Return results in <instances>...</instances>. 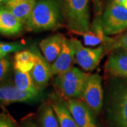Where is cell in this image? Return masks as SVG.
Instances as JSON below:
<instances>
[{"label": "cell", "instance_id": "obj_1", "mask_svg": "<svg viewBox=\"0 0 127 127\" xmlns=\"http://www.w3.org/2000/svg\"><path fill=\"white\" fill-rule=\"evenodd\" d=\"M60 9L56 0H37L24 26L29 31L55 29L59 26Z\"/></svg>", "mask_w": 127, "mask_h": 127}, {"label": "cell", "instance_id": "obj_2", "mask_svg": "<svg viewBox=\"0 0 127 127\" xmlns=\"http://www.w3.org/2000/svg\"><path fill=\"white\" fill-rule=\"evenodd\" d=\"M91 0H63L62 11L71 31L83 35L91 28L89 2Z\"/></svg>", "mask_w": 127, "mask_h": 127}, {"label": "cell", "instance_id": "obj_3", "mask_svg": "<svg viewBox=\"0 0 127 127\" xmlns=\"http://www.w3.org/2000/svg\"><path fill=\"white\" fill-rule=\"evenodd\" d=\"M107 114L112 127H127V81L117 83L107 97Z\"/></svg>", "mask_w": 127, "mask_h": 127}, {"label": "cell", "instance_id": "obj_4", "mask_svg": "<svg viewBox=\"0 0 127 127\" xmlns=\"http://www.w3.org/2000/svg\"><path fill=\"white\" fill-rule=\"evenodd\" d=\"M89 75L73 66L66 72L57 75L55 86L64 99L81 98L82 92Z\"/></svg>", "mask_w": 127, "mask_h": 127}, {"label": "cell", "instance_id": "obj_5", "mask_svg": "<svg viewBox=\"0 0 127 127\" xmlns=\"http://www.w3.org/2000/svg\"><path fill=\"white\" fill-rule=\"evenodd\" d=\"M102 25L107 36L125 31L127 29V9L114 2L108 5L102 16Z\"/></svg>", "mask_w": 127, "mask_h": 127}, {"label": "cell", "instance_id": "obj_6", "mask_svg": "<svg viewBox=\"0 0 127 127\" xmlns=\"http://www.w3.org/2000/svg\"><path fill=\"white\" fill-rule=\"evenodd\" d=\"M83 101L93 114H98L103 105L102 78L98 74H90L82 92Z\"/></svg>", "mask_w": 127, "mask_h": 127}, {"label": "cell", "instance_id": "obj_7", "mask_svg": "<svg viewBox=\"0 0 127 127\" xmlns=\"http://www.w3.org/2000/svg\"><path fill=\"white\" fill-rule=\"evenodd\" d=\"M72 42L75 50V62L84 70L95 69L104 55V47L102 45L92 49L84 47L77 39L73 38Z\"/></svg>", "mask_w": 127, "mask_h": 127}, {"label": "cell", "instance_id": "obj_8", "mask_svg": "<svg viewBox=\"0 0 127 127\" xmlns=\"http://www.w3.org/2000/svg\"><path fill=\"white\" fill-rule=\"evenodd\" d=\"M73 117L79 127H97L93 113L86 104L78 99H65Z\"/></svg>", "mask_w": 127, "mask_h": 127}, {"label": "cell", "instance_id": "obj_9", "mask_svg": "<svg viewBox=\"0 0 127 127\" xmlns=\"http://www.w3.org/2000/svg\"><path fill=\"white\" fill-rule=\"evenodd\" d=\"M75 60V50L72 39L65 37L63 46L58 57L52 64L51 70L53 75H59L72 68V64Z\"/></svg>", "mask_w": 127, "mask_h": 127}, {"label": "cell", "instance_id": "obj_10", "mask_svg": "<svg viewBox=\"0 0 127 127\" xmlns=\"http://www.w3.org/2000/svg\"><path fill=\"white\" fill-rule=\"evenodd\" d=\"M40 94L21 91L16 86H1L0 88L1 103L7 105L14 102H27L37 100Z\"/></svg>", "mask_w": 127, "mask_h": 127}, {"label": "cell", "instance_id": "obj_11", "mask_svg": "<svg viewBox=\"0 0 127 127\" xmlns=\"http://www.w3.org/2000/svg\"><path fill=\"white\" fill-rule=\"evenodd\" d=\"M33 52L36 55V61L30 73L37 89L40 91L47 85L53 74L51 66L48 65L45 57L40 55L37 50H35Z\"/></svg>", "mask_w": 127, "mask_h": 127}, {"label": "cell", "instance_id": "obj_12", "mask_svg": "<svg viewBox=\"0 0 127 127\" xmlns=\"http://www.w3.org/2000/svg\"><path fill=\"white\" fill-rule=\"evenodd\" d=\"M105 70L110 76L127 78V50L112 51L106 62Z\"/></svg>", "mask_w": 127, "mask_h": 127}, {"label": "cell", "instance_id": "obj_13", "mask_svg": "<svg viewBox=\"0 0 127 127\" xmlns=\"http://www.w3.org/2000/svg\"><path fill=\"white\" fill-rule=\"evenodd\" d=\"M65 37L61 34H55L42 40L40 47L42 52L43 57L50 64L54 63L61 52Z\"/></svg>", "mask_w": 127, "mask_h": 127}, {"label": "cell", "instance_id": "obj_14", "mask_svg": "<svg viewBox=\"0 0 127 127\" xmlns=\"http://www.w3.org/2000/svg\"><path fill=\"white\" fill-rule=\"evenodd\" d=\"M23 23L4 6L0 10V31L6 35H14L22 31Z\"/></svg>", "mask_w": 127, "mask_h": 127}, {"label": "cell", "instance_id": "obj_15", "mask_svg": "<svg viewBox=\"0 0 127 127\" xmlns=\"http://www.w3.org/2000/svg\"><path fill=\"white\" fill-rule=\"evenodd\" d=\"M82 35L84 44L90 46H95L100 44L103 45L112 39L104 33L102 25V16L100 15L95 18L91 26L90 30Z\"/></svg>", "mask_w": 127, "mask_h": 127}, {"label": "cell", "instance_id": "obj_16", "mask_svg": "<svg viewBox=\"0 0 127 127\" xmlns=\"http://www.w3.org/2000/svg\"><path fill=\"white\" fill-rule=\"evenodd\" d=\"M37 0H12L6 3V8L11 11L23 23L30 18Z\"/></svg>", "mask_w": 127, "mask_h": 127}, {"label": "cell", "instance_id": "obj_17", "mask_svg": "<svg viewBox=\"0 0 127 127\" xmlns=\"http://www.w3.org/2000/svg\"><path fill=\"white\" fill-rule=\"evenodd\" d=\"M51 105L59 121L60 127H79L69 111L65 100L56 101Z\"/></svg>", "mask_w": 127, "mask_h": 127}, {"label": "cell", "instance_id": "obj_18", "mask_svg": "<svg viewBox=\"0 0 127 127\" xmlns=\"http://www.w3.org/2000/svg\"><path fill=\"white\" fill-rule=\"evenodd\" d=\"M36 61V55L33 51L22 50L14 56V69L23 72H30Z\"/></svg>", "mask_w": 127, "mask_h": 127}, {"label": "cell", "instance_id": "obj_19", "mask_svg": "<svg viewBox=\"0 0 127 127\" xmlns=\"http://www.w3.org/2000/svg\"><path fill=\"white\" fill-rule=\"evenodd\" d=\"M14 83L15 86L21 91L40 94V91H38L35 86L30 72H23L15 70Z\"/></svg>", "mask_w": 127, "mask_h": 127}, {"label": "cell", "instance_id": "obj_20", "mask_svg": "<svg viewBox=\"0 0 127 127\" xmlns=\"http://www.w3.org/2000/svg\"><path fill=\"white\" fill-rule=\"evenodd\" d=\"M39 123L40 127H60L54 109L49 103H45L41 107Z\"/></svg>", "mask_w": 127, "mask_h": 127}, {"label": "cell", "instance_id": "obj_21", "mask_svg": "<svg viewBox=\"0 0 127 127\" xmlns=\"http://www.w3.org/2000/svg\"><path fill=\"white\" fill-rule=\"evenodd\" d=\"M104 50L114 51L116 50H127V32L117 38H112L103 45Z\"/></svg>", "mask_w": 127, "mask_h": 127}, {"label": "cell", "instance_id": "obj_22", "mask_svg": "<svg viewBox=\"0 0 127 127\" xmlns=\"http://www.w3.org/2000/svg\"><path fill=\"white\" fill-rule=\"evenodd\" d=\"M26 47L25 44L20 42H1L0 43V58L2 59L11 52H18L22 51Z\"/></svg>", "mask_w": 127, "mask_h": 127}, {"label": "cell", "instance_id": "obj_23", "mask_svg": "<svg viewBox=\"0 0 127 127\" xmlns=\"http://www.w3.org/2000/svg\"><path fill=\"white\" fill-rule=\"evenodd\" d=\"M10 63H9V59L6 57H4L1 59L0 61V78L2 80L6 74L7 73V71L9 70Z\"/></svg>", "mask_w": 127, "mask_h": 127}, {"label": "cell", "instance_id": "obj_24", "mask_svg": "<svg viewBox=\"0 0 127 127\" xmlns=\"http://www.w3.org/2000/svg\"><path fill=\"white\" fill-rule=\"evenodd\" d=\"M0 127H15L14 121L8 114H1L0 117Z\"/></svg>", "mask_w": 127, "mask_h": 127}, {"label": "cell", "instance_id": "obj_25", "mask_svg": "<svg viewBox=\"0 0 127 127\" xmlns=\"http://www.w3.org/2000/svg\"><path fill=\"white\" fill-rule=\"evenodd\" d=\"M22 127H39L35 122L31 119H26L23 122Z\"/></svg>", "mask_w": 127, "mask_h": 127}, {"label": "cell", "instance_id": "obj_26", "mask_svg": "<svg viewBox=\"0 0 127 127\" xmlns=\"http://www.w3.org/2000/svg\"><path fill=\"white\" fill-rule=\"evenodd\" d=\"M114 2L127 9V0H113Z\"/></svg>", "mask_w": 127, "mask_h": 127}, {"label": "cell", "instance_id": "obj_27", "mask_svg": "<svg viewBox=\"0 0 127 127\" xmlns=\"http://www.w3.org/2000/svg\"><path fill=\"white\" fill-rule=\"evenodd\" d=\"M0 1H1V4L4 5L6 3L9 2L10 1H12V0H0Z\"/></svg>", "mask_w": 127, "mask_h": 127}]
</instances>
